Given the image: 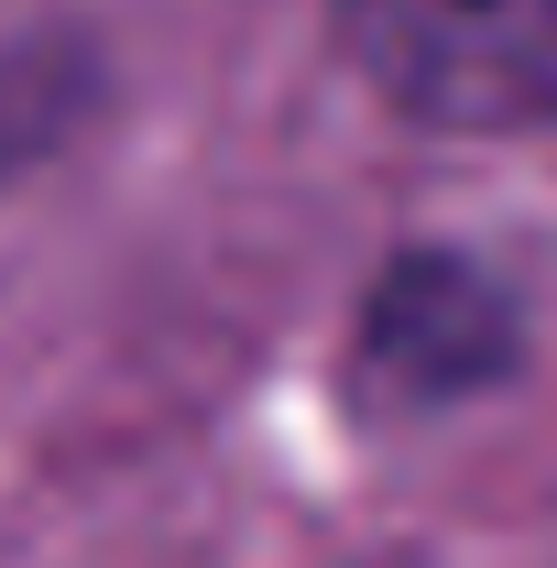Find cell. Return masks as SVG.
I'll use <instances>...</instances> for the list:
<instances>
[{"mask_svg": "<svg viewBox=\"0 0 557 568\" xmlns=\"http://www.w3.org/2000/svg\"><path fill=\"white\" fill-rule=\"evenodd\" d=\"M361 77L448 132L557 121V0H328Z\"/></svg>", "mask_w": 557, "mask_h": 568, "instance_id": "6da1fadb", "label": "cell"}, {"mask_svg": "<svg viewBox=\"0 0 557 568\" xmlns=\"http://www.w3.org/2000/svg\"><path fill=\"white\" fill-rule=\"evenodd\" d=\"M503 351H514V306L470 263H448V252L394 263L372 317H361V383L383 405H448V394L492 383Z\"/></svg>", "mask_w": 557, "mask_h": 568, "instance_id": "7a4b0ae2", "label": "cell"}, {"mask_svg": "<svg viewBox=\"0 0 557 568\" xmlns=\"http://www.w3.org/2000/svg\"><path fill=\"white\" fill-rule=\"evenodd\" d=\"M88 99H99V55H88L77 33L0 44V186H11L33 153H55V142L88 121Z\"/></svg>", "mask_w": 557, "mask_h": 568, "instance_id": "3957f363", "label": "cell"}]
</instances>
